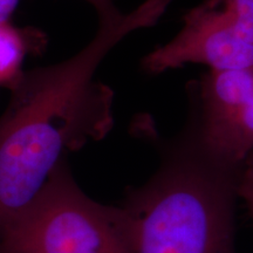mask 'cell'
<instances>
[{
  "label": "cell",
  "instance_id": "6da1fadb",
  "mask_svg": "<svg viewBox=\"0 0 253 253\" xmlns=\"http://www.w3.org/2000/svg\"><path fill=\"white\" fill-rule=\"evenodd\" d=\"M172 0H144L99 21L93 39L65 61L24 71L0 116V232L42 190L72 151L106 137L114 91L95 78L101 62L132 32L154 26Z\"/></svg>",
  "mask_w": 253,
  "mask_h": 253
},
{
  "label": "cell",
  "instance_id": "7a4b0ae2",
  "mask_svg": "<svg viewBox=\"0 0 253 253\" xmlns=\"http://www.w3.org/2000/svg\"><path fill=\"white\" fill-rule=\"evenodd\" d=\"M240 170L214 160L186 128L121 207L130 253H236Z\"/></svg>",
  "mask_w": 253,
  "mask_h": 253
},
{
  "label": "cell",
  "instance_id": "3957f363",
  "mask_svg": "<svg viewBox=\"0 0 253 253\" xmlns=\"http://www.w3.org/2000/svg\"><path fill=\"white\" fill-rule=\"evenodd\" d=\"M0 253H130L125 212L84 194L63 162L0 232Z\"/></svg>",
  "mask_w": 253,
  "mask_h": 253
},
{
  "label": "cell",
  "instance_id": "277c9868",
  "mask_svg": "<svg viewBox=\"0 0 253 253\" xmlns=\"http://www.w3.org/2000/svg\"><path fill=\"white\" fill-rule=\"evenodd\" d=\"M188 129L214 160L242 168L253 153V71L210 69L190 84Z\"/></svg>",
  "mask_w": 253,
  "mask_h": 253
},
{
  "label": "cell",
  "instance_id": "5b68a950",
  "mask_svg": "<svg viewBox=\"0 0 253 253\" xmlns=\"http://www.w3.org/2000/svg\"><path fill=\"white\" fill-rule=\"evenodd\" d=\"M45 47L46 37L41 31L0 21V87H11L24 72L27 55L39 54Z\"/></svg>",
  "mask_w": 253,
  "mask_h": 253
},
{
  "label": "cell",
  "instance_id": "8992f818",
  "mask_svg": "<svg viewBox=\"0 0 253 253\" xmlns=\"http://www.w3.org/2000/svg\"><path fill=\"white\" fill-rule=\"evenodd\" d=\"M237 192L238 197L244 201L253 220V153L246 158L240 170Z\"/></svg>",
  "mask_w": 253,
  "mask_h": 253
},
{
  "label": "cell",
  "instance_id": "52a82bcc",
  "mask_svg": "<svg viewBox=\"0 0 253 253\" xmlns=\"http://www.w3.org/2000/svg\"><path fill=\"white\" fill-rule=\"evenodd\" d=\"M86 1L95 8L99 21L115 19L122 13L114 4L113 0H86Z\"/></svg>",
  "mask_w": 253,
  "mask_h": 253
},
{
  "label": "cell",
  "instance_id": "ba28073f",
  "mask_svg": "<svg viewBox=\"0 0 253 253\" xmlns=\"http://www.w3.org/2000/svg\"><path fill=\"white\" fill-rule=\"evenodd\" d=\"M18 4L19 0H0V21H8Z\"/></svg>",
  "mask_w": 253,
  "mask_h": 253
}]
</instances>
